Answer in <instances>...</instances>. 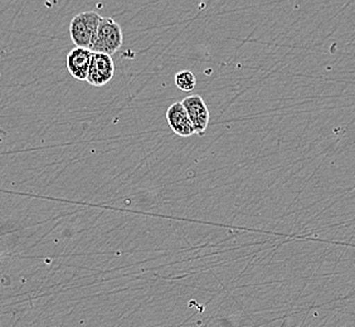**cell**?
I'll return each instance as SVG.
<instances>
[{"label":"cell","mask_w":355,"mask_h":327,"mask_svg":"<svg viewBox=\"0 0 355 327\" xmlns=\"http://www.w3.org/2000/svg\"><path fill=\"white\" fill-rule=\"evenodd\" d=\"M103 17L96 12H83L73 17L69 24V35L77 48L91 49Z\"/></svg>","instance_id":"6da1fadb"},{"label":"cell","mask_w":355,"mask_h":327,"mask_svg":"<svg viewBox=\"0 0 355 327\" xmlns=\"http://www.w3.org/2000/svg\"><path fill=\"white\" fill-rule=\"evenodd\" d=\"M115 75V63L111 55L92 53L87 82L95 87L107 85Z\"/></svg>","instance_id":"3957f363"},{"label":"cell","mask_w":355,"mask_h":327,"mask_svg":"<svg viewBox=\"0 0 355 327\" xmlns=\"http://www.w3.org/2000/svg\"><path fill=\"white\" fill-rule=\"evenodd\" d=\"M123 42V29L112 18H103L97 29L95 41L91 47L92 53L112 55L121 48Z\"/></svg>","instance_id":"7a4b0ae2"},{"label":"cell","mask_w":355,"mask_h":327,"mask_svg":"<svg viewBox=\"0 0 355 327\" xmlns=\"http://www.w3.org/2000/svg\"><path fill=\"white\" fill-rule=\"evenodd\" d=\"M188 117L191 120L193 129L196 134L203 135L209 123V109L205 105V100L199 95H191L185 97L182 101Z\"/></svg>","instance_id":"277c9868"},{"label":"cell","mask_w":355,"mask_h":327,"mask_svg":"<svg viewBox=\"0 0 355 327\" xmlns=\"http://www.w3.org/2000/svg\"><path fill=\"white\" fill-rule=\"evenodd\" d=\"M92 61V52L85 48H73L67 55V69L77 81H87L89 67Z\"/></svg>","instance_id":"5b68a950"},{"label":"cell","mask_w":355,"mask_h":327,"mask_svg":"<svg viewBox=\"0 0 355 327\" xmlns=\"http://www.w3.org/2000/svg\"><path fill=\"white\" fill-rule=\"evenodd\" d=\"M196 76L189 69H183L175 75V86L183 92H191L196 89Z\"/></svg>","instance_id":"52a82bcc"},{"label":"cell","mask_w":355,"mask_h":327,"mask_svg":"<svg viewBox=\"0 0 355 327\" xmlns=\"http://www.w3.org/2000/svg\"><path fill=\"white\" fill-rule=\"evenodd\" d=\"M166 121L171 126L173 132L180 137H191L194 135V129L191 125L188 114L185 111L182 103H175L171 105L166 111Z\"/></svg>","instance_id":"8992f818"}]
</instances>
